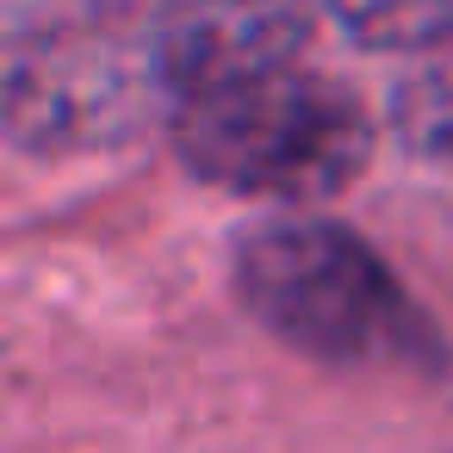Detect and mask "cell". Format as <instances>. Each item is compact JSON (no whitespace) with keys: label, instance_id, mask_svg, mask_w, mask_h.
<instances>
[{"label":"cell","instance_id":"4","mask_svg":"<svg viewBox=\"0 0 453 453\" xmlns=\"http://www.w3.org/2000/svg\"><path fill=\"white\" fill-rule=\"evenodd\" d=\"M323 7L360 44L385 50H428L453 38V0H323Z\"/></svg>","mask_w":453,"mask_h":453},{"label":"cell","instance_id":"2","mask_svg":"<svg viewBox=\"0 0 453 453\" xmlns=\"http://www.w3.org/2000/svg\"><path fill=\"white\" fill-rule=\"evenodd\" d=\"M236 292L280 342L317 360H434V335L410 292L342 224L280 218L249 230L236 242Z\"/></svg>","mask_w":453,"mask_h":453},{"label":"cell","instance_id":"5","mask_svg":"<svg viewBox=\"0 0 453 453\" xmlns=\"http://www.w3.org/2000/svg\"><path fill=\"white\" fill-rule=\"evenodd\" d=\"M416 75L403 81V125L416 143H441L453 150V38L416 50Z\"/></svg>","mask_w":453,"mask_h":453},{"label":"cell","instance_id":"1","mask_svg":"<svg viewBox=\"0 0 453 453\" xmlns=\"http://www.w3.org/2000/svg\"><path fill=\"white\" fill-rule=\"evenodd\" d=\"M168 100H174L180 162L230 193L329 199L372 156L366 106L354 100L348 81H335L311 57L230 75L211 88H187Z\"/></svg>","mask_w":453,"mask_h":453},{"label":"cell","instance_id":"3","mask_svg":"<svg viewBox=\"0 0 453 453\" xmlns=\"http://www.w3.org/2000/svg\"><path fill=\"white\" fill-rule=\"evenodd\" d=\"M317 0H162L156 69L168 94L211 88L230 75L280 69L304 57Z\"/></svg>","mask_w":453,"mask_h":453}]
</instances>
